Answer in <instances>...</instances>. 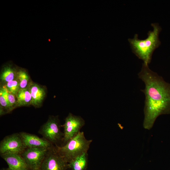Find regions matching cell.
<instances>
[{"instance_id":"cell-5","label":"cell","mask_w":170,"mask_h":170,"mask_svg":"<svg viewBox=\"0 0 170 170\" xmlns=\"http://www.w3.org/2000/svg\"><path fill=\"white\" fill-rule=\"evenodd\" d=\"M68 168V163L53 145L49 149L40 170H66Z\"/></svg>"},{"instance_id":"cell-11","label":"cell","mask_w":170,"mask_h":170,"mask_svg":"<svg viewBox=\"0 0 170 170\" xmlns=\"http://www.w3.org/2000/svg\"><path fill=\"white\" fill-rule=\"evenodd\" d=\"M27 88L32 97L31 105L35 106H39L45 95L44 89L38 84L33 82L31 83Z\"/></svg>"},{"instance_id":"cell-14","label":"cell","mask_w":170,"mask_h":170,"mask_svg":"<svg viewBox=\"0 0 170 170\" xmlns=\"http://www.w3.org/2000/svg\"><path fill=\"white\" fill-rule=\"evenodd\" d=\"M15 73L14 70L9 67L4 68L0 76V79L2 81L8 82L14 79Z\"/></svg>"},{"instance_id":"cell-9","label":"cell","mask_w":170,"mask_h":170,"mask_svg":"<svg viewBox=\"0 0 170 170\" xmlns=\"http://www.w3.org/2000/svg\"><path fill=\"white\" fill-rule=\"evenodd\" d=\"M26 148L42 147L49 149L53 144L43 138L25 132L19 133Z\"/></svg>"},{"instance_id":"cell-17","label":"cell","mask_w":170,"mask_h":170,"mask_svg":"<svg viewBox=\"0 0 170 170\" xmlns=\"http://www.w3.org/2000/svg\"><path fill=\"white\" fill-rule=\"evenodd\" d=\"M14 95L8 92V102L11 110L17 106V101Z\"/></svg>"},{"instance_id":"cell-6","label":"cell","mask_w":170,"mask_h":170,"mask_svg":"<svg viewBox=\"0 0 170 170\" xmlns=\"http://www.w3.org/2000/svg\"><path fill=\"white\" fill-rule=\"evenodd\" d=\"M19 133H14L5 137L0 143V154L21 155L26 149Z\"/></svg>"},{"instance_id":"cell-16","label":"cell","mask_w":170,"mask_h":170,"mask_svg":"<svg viewBox=\"0 0 170 170\" xmlns=\"http://www.w3.org/2000/svg\"><path fill=\"white\" fill-rule=\"evenodd\" d=\"M6 86L8 91L15 95L20 89L19 82L18 79H14L7 82Z\"/></svg>"},{"instance_id":"cell-12","label":"cell","mask_w":170,"mask_h":170,"mask_svg":"<svg viewBox=\"0 0 170 170\" xmlns=\"http://www.w3.org/2000/svg\"><path fill=\"white\" fill-rule=\"evenodd\" d=\"M88 154L87 153L79 156L68 163L71 170H86L88 167Z\"/></svg>"},{"instance_id":"cell-1","label":"cell","mask_w":170,"mask_h":170,"mask_svg":"<svg viewBox=\"0 0 170 170\" xmlns=\"http://www.w3.org/2000/svg\"><path fill=\"white\" fill-rule=\"evenodd\" d=\"M138 75L145 85L141 90L145 95L143 127L150 130L158 116L170 113V83L144 63Z\"/></svg>"},{"instance_id":"cell-18","label":"cell","mask_w":170,"mask_h":170,"mask_svg":"<svg viewBox=\"0 0 170 170\" xmlns=\"http://www.w3.org/2000/svg\"><path fill=\"white\" fill-rule=\"evenodd\" d=\"M1 170H10L8 169V168H4L2 169H1Z\"/></svg>"},{"instance_id":"cell-3","label":"cell","mask_w":170,"mask_h":170,"mask_svg":"<svg viewBox=\"0 0 170 170\" xmlns=\"http://www.w3.org/2000/svg\"><path fill=\"white\" fill-rule=\"evenodd\" d=\"M92 140H88L83 132H79L65 144L55 145L58 153L69 163L75 158L88 152Z\"/></svg>"},{"instance_id":"cell-4","label":"cell","mask_w":170,"mask_h":170,"mask_svg":"<svg viewBox=\"0 0 170 170\" xmlns=\"http://www.w3.org/2000/svg\"><path fill=\"white\" fill-rule=\"evenodd\" d=\"M39 133L43 138L52 144L57 145L63 141V133L60 130V125L57 116L49 117L41 127Z\"/></svg>"},{"instance_id":"cell-8","label":"cell","mask_w":170,"mask_h":170,"mask_svg":"<svg viewBox=\"0 0 170 170\" xmlns=\"http://www.w3.org/2000/svg\"><path fill=\"white\" fill-rule=\"evenodd\" d=\"M85 124V120L81 116L69 113L65 118L63 125L64 136L62 141L66 144L80 132L81 128Z\"/></svg>"},{"instance_id":"cell-2","label":"cell","mask_w":170,"mask_h":170,"mask_svg":"<svg viewBox=\"0 0 170 170\" xmlns=\"http://www.w3.org/2000/svg\"><path fill=\"white\" fill-rule=\"evenodd\" d=\"M152 31L147 33V37L144 40L138 38V34H135L133 38H129L133 52L144 63L149 65L151 62L152 56L154 50L161 44L159 35L162 29L156 23H152Z\"/></svg>"},{"instance_id":"cell-7","label":"cell","mask_w":170,"mask_h":170,"mask_svg":"<svg viewBox=\"0 0 170 170\" xmlns=\"http://www.w3.org/2000/svg\"><path fill=\"white\" fill-rule=\"evenodd\" d=\"M49 149L42 147L27 148L21 155L31 170H40Z\"/></svg>"},{"instance_id":"cell-15","label":"cell","mask_w":170,"mask_h":170,"mask_svg":"<svg viewBox=\"0 0 170 170\" xmlns=\"http://www.w3.org/2000/svg\"><path fill=\"white\" fill-rule=\"evenodd\" d=\"M17 76L20 89L26 88L29 80V77L27 73L24 71L20 70L17 73Z\"/></svg>"},{"instance_id":"cell-10","label":"cell","mask_w":170,"mask_h":170,"mask_svg":"<svg viewBox=\"0 0 170 170\" xmlns=\"http://www.w3.org/2000/svg\"><path fill=\"white\" fill-rule=\"evenodd\" d=\"M1 156L7 162L10 170H31L20 154H1Z\"/></svg>"},{"instance_id":"cell-13","label":"cell","mask_w":170,"mask_h":170,"mask_svg":"<svg viewBox=\"0 0 170 170\" xmlns=\"http://www.w3.org/2000/svg\"><path fill=\"white\" fill-rule=\"evenodd\" d=\"M17 106L31 105L32 97L27 88L20 89L15 95Z\"/></svg>"}]
</instances>
